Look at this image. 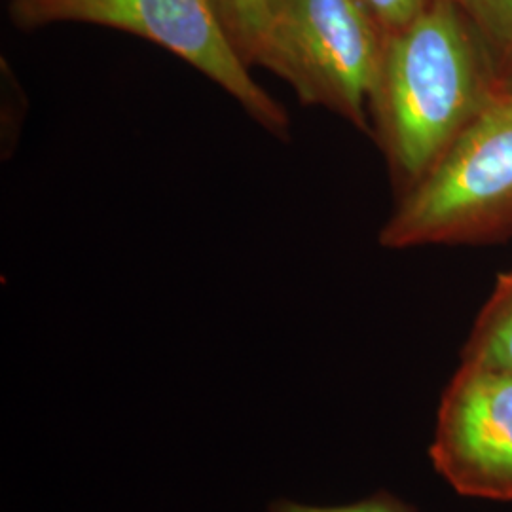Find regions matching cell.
<instances>
[{
  "mask_svg": "<svg viewBox=\"0 0 512 512\" xmlns=\"http://www.w3.org/2000/svg\"><path fill=\"white\" fill-rule=\"evenodd\" d=\"M511 224L512 92L495 88L439 162L404 192L380 243L387 249L471 243Z\"/></svg>",
  "mask_w": 512,
  "mask_h": 512,
  "instance_id": "7a4b0ae2",
  "label": "cell"
},
{
  "mask_svg": "<svg viewBox=\"0 0 512 512\" xmlns=\"http://www.w3.org/2000/svg\"><path fill=\"white\" fill-rule=\"evenodd\" d=\"M268 512H420L414 505L406 503L401 497L389 494V492H376L361 499L357 503L344 505V507H308L300 505L289 499H277Z\"/></svg>",
  "mask_w": 512,
  "mask_h": 512,
  "instance_id": "30bf717a",
  "label": "cell"
},
{
  "mask_svg": "<svg viewBox=\"0 0 512 512\" xmlns=\"http://www.w3.org/2000/svg\"><path fill=\"white\" fill-rule=\"evenodd\" d=\"M495 88H501V90H511L512 92V78L501 80V82H495Z\"/></svg>",
  "mask_w": 512,
  "mask_h": 512,
  "instance_id": "8fae6325",
  "label": "cell"
},
{
  "mask_svg": "<svg viewBox=\"0 0 512 512\" xmlns=\"http://www.w3.org/2000/svg\"><path fill=\"white\" fill-rule=\"evenodd\" d=\"M387 35L399 33L420 18L433 0H359Z\"/></svg>",
  "mask_w": 512,
  "mask_h": 512,
  "instance_id": "9c48e42d",
  "label": "cell"
},
{
  "mask_svg": "<svg viewBox=\"0 0 512 512\" xmlns=\"http://www.w3.org/2000/svg\"><path fill=\"white\" fill-rule=\"evenodd\" d=\"M385 38L359 0H270L256 67L285 80L302 105L368 131Z\"/></svg>",
  "mask_w": 512,
  "mask_h": 512,
  "instance_id": "3957f363",
  "label": "cell"
},
{
  "mask_svg": "<svg viewBox=\"0 0 512 512\" xmlns=\"http://www.w3.org/2000/svg\"><path fill=\"white\" fill-rule=\"evenodd\" d=\"M488 71L456 0H433L387 35L370 116L404 192L421 181L492 99Z\"/></svg>",
  "mask_w": 512,
  "mask_h": 512,
  "instance_id": "6da1fadb",
  "label": "cell"
},
{
  "mask_svg": "<svg viewBox=\"0 0 512 512\" xmlns=\"http://www.w3.org/2000/svg\"><path fill=\"white\" fill-rule=\"evenodd\" d=\"M429 458L459 495L512 501V372L459 365L440 399Z\"/></svg>",
  "mask_w": 512,
  "mask_h": 512,
  "instance_id": "5b68a950",
  "label": "cell"
},
{
  "mask_svg": "<svg viewBox=\"0 0 512 512\" xmlns=\"http://www.w3.org/2000/svg\"><path fill=\"white\" fill-rule=\"evenodd\" d=\"M463 365L512 372V272L497 277L463 348Z\"/></svg>",
  "mask_w": 512,
  "mask_h": 512,
  "instance_id": "8992f818",
  "label": "cell"
},
{
  "mask_svg": "<svg viewBox=\"0 0 512 512\" xmlns=\"http://www.w3.org/2000/svg\"><path fill=\"white\" fill-rule=\"evenodd\" d=\"M495 55V82L512 78V0H456Z\"/></svg>",
  "mask_w": 512,
  "mask_h": 512,
  "instance_id": "ba28073f",
  "label": "cell"
},
{
  "mask_svg": "<svg viewBox=\"0 0 512 512\" xmlns=\"http://www.w3.org/2000/svg\"><path fill=\"white\" fill-rule=\"evenodd\" d=\"M8 14L25 31L54 23H88L150 40L213 80L256 124L289 139V112L256 84L211 0H8Z\"/></svg>",
  "mask_w": 512,
  "mask_h": 512,
  "instance_id": "277c9868",
  "label": "cell"
},
{
  "mask_svg": "<svg viewBox=\"0 0 512 512\" xmlns=\"http://www.w3.org/2000/svg\"><path fill=\"white\" fill-rule=\"evenodd\" d=\"M211 4L241 61L249 69L256 67L270 18V0H211Z\"/></svg>",
  "mask_w": 512,
  "mask_h": 512,
  "instance_id": "52a82bcc",
  "label": "cell"
}]
</instances>
